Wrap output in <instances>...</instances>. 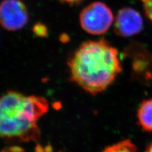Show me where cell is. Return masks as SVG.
<instances>
[{
	"label": "cell",
	"mask_w": 152,
	"mask_h": 152,
	"mask_svg": "<svg viewBox=\"0 0 152 152\" xmlns=\"http://www.w3.org/2000/svg\"><path fill=\"white\" fill-rule=\"evenodd\" d=\"M48 109L44 97L26 96L15 91L0 95V139L10 142L39 140L37 122Z\"/></svg>",
	"instance_id": "7a4b0ae2"
},
{
	"label": "cell",
	"mask_w": 152,
	"mask_h": 152,
	"mask_svg": "<svg viewBox=\"0 0 152 152\" xmlns=\"http://www.w3.org/2000/svg\"><path fill=\"white\" fill-rule=\"evenodd\" d=\"M29 19L28 9L22 0H2L0 2V26L15 32L22 29Z\"/></svg>",
	"instance_id": "277c9868"
},
{
	"label": "cell",
	"mask_w": 152,
	"mask_h": 152,
	"mask_svg": "<svg viewBox=\"0 0 152 152\" xmlns=\"http://www.w3.org/2000/svg\"><path fill=\"white\" fill-rule=\"evenodd\" d=\"M114 21L112 12L107 5L95 1L83 9L79 22L83 29L90 34L101 35L105 33Z\"/></svg>",
	"instance_id": "3957f363"
},
{
	"label": "cell",
	"mask_w": 152,
	"mask_h": 152,
	"mask_svg": "<svg viewBox=\"0 0 152 152\" xmlns=\"http://www.w3.org/2000/svg\"><path fill=\"white\" fill-rule=\"evenodd\" d=\"M2 152H22V149L18 147H12L10 148L4 149V150Z\"/></svg>",
	"instance_id": "8fae6325"
},
{
	"label": "cell",
	"mask_w": 152,
	"mask_h": 152,
	"mask_svg": "<svg viewBox=\"0 0 152 152\" xmlns=\"http://www.w3.org/2000/svg\"><path fill=\"white\" fill-rule=\"evenodd\" d=\"M101 152H137V148L131 140L126 139L106 147Z\"/></svg>",
	"instance_id": "52a82bcc"
},
{
	"label": "cell",
	"mask_w": 152,
	"mask_h": 152,
	"mask_svg": "<svg viewBox=\"0 0 152 152\" xmlns=\"http://www.w3.org/2000/svg\"><path fill=\"white\" fill-rule=\"evenodd\" d=\"M67 64L70 80L92 95L104 91L122 71L118 51L103 39L83 42Z\"/></svg>",
	"instance_id": "6da1fadb"
},
{
	"label": "cell",
	"mask_w": 152,
	"mask_h": 152,
	"mask_svg": "<svg viewBox=\"0 0 152 152\" xmlns=\"http://www.w3.org/2000/svg\"><path fill=\"white\" fill-rule=\"evenodd\" d=\"M145 152H152V141L147 146Z\"/></svg>",
	"instance_id": "7c38bea8"
},
{
	"label": "cell",
	"mask_w": 152,
	"mask_h": 152,
	"mask_svg": "<svg viewBox=\"0 0 152 152\" xmlns=\"http://www.w3.org/2000/svg\"><path fill=\"white\" fill-rule=\"evenodd\" d=\"M143 27V20L140 13L129 7L118 11L114 20V31L120 36L130 37L138 34Z\"/></svg>",
	"instance_id": "5b68a950"
},
{
	"label": "cell",
	"mask_w": 152,
	"mask_h": 152,
	"mask_svg": "<svg viewBox=\"0 0 152 152\" xmlns=\"http://www.w3.org/2000/svg\"><path fill=\"white\" fill-rule=\"evenodd\" d=\"M32 31L36 36L41 37H45L47 36L48 32L46 25L41 22H38L36 23L32 28Z\"/></svg>",
	"instance_id": "ba28073f"
},
{
	"label": "cell",
	"mask_w": 152,
	"mask_h": 152,
	"mask_svg": "<svg viewBox=\"0 0 152 152\" xmlns=\"http://www.w3.org/2000/svg\"><path fill=\"white\" fill-rule=\"evenodd\" d=\"M59 1L63 3L74 5V4H77L80 3L82 1H83V0H59Z\"/></svg>",
	"instance_id": "30bf717a"
},
{
	"label": "cell",
	"mask_w": 152,
	"mask_h": 152,
	"mask_svg": "<svg viewBox=\"0 0 152 152\" xmlns=\"http://www.w3.org/2000/svg\"><path fill=\"white\" fill-rule=\"evenodd\" d=\"M146 17L152 22V0H140Z\"/></svg>",
	"instance_id": "9c48e42d"
},
{
	"label": "cell",
	"mask_w": 152,
	"mask_h": 152,
	"mask_svg": "<svg viewBox=\"0 0 152 152\" xmlns=\"http://www.w3.org/2000/svg\"><path fill=\"white\" fill-rule=\"evenodd\" d=\"M137 121L141 129L148 132H152V98L144 99L137 110Z\"/></svg>",
	"instance_id": "8992f818"
}]
</instances>
